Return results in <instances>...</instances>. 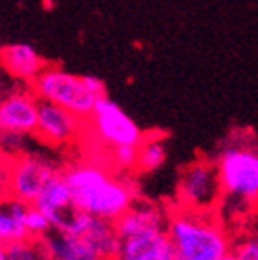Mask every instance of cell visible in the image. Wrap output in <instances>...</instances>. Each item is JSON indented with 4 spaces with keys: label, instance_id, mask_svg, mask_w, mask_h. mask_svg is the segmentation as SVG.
I'll return each instance as SVG.
<instances>
[{
    "label": "cell",
    "instance_id": "22",
    "mask_svg": "<svg viewBox=\"0 0 258 260\" xmlns=\"http://www.w3.org/2000/svg\"><path fill=\"white\" fill-rule=\"evenodd\" d=\"M220 260H240V258H238V256L235 255L233 251H230V253H228V255H224V256H222Z\"/></svg>",
    "mask_w": 258,
    "mask_h": 260
},
{
    "label": "cell",
    "instance_id": "21",
    "mask_svg": "<svg viewBox=\"0 0 258 260\" xmlns=\"http://www.w3.org/2000/svg\"><path fill=\"white\" fill-rule=\"evenodd\" d=\"M0 260H8V248L0 244Z\"/></svg>",
    "mask_w": 258,
    "mask_h": 260
},
{
    "label": "cell",
    "instance_id": "5",
    "mask_svg": "<svg viewBox=\"0 0 258 260\" xmlns=\"http://www.w3.org/2000/svg\"><path fill=\"white\" fill-rule=\"evenodd\" d=\"M31 90L40 102L54 103L73 112L85 123L90 119L98 102L101 100L89 89L85 76L67 73L53 65L45 67L44 73L31 85Z\"/></svg>",
    "mask_w": 258,
    "mask_h": 260
},
{
    "label": "cell",
    "instance_id": "7",
    "mask_svg": "<svg viewBox=\"0 0 258 260\" xmlns=\"http://www.w3.org/2000/svg\"><path fill=\"white\" fill-rule=\"evenodd\" d=\"M63 168L47 155L20 152L8 157V195L25 204L38 199L47 183Z\"/></svg>",
    "mask_w": 258,
    "mask_h": 260
},
{
    "label": "cell",
    "instance_id": "24",
    "mask_svg": "<svg viewBox=\"0 0 258 260\" xmlns=\"http://www.w3.org/2000/svg\"><path fill=\"white\" fill-rule=\"evenodd\" d=\"M0 51H2V45H0Z\"/></svg>",
    "mask_w": 258,
    "mask_h": 260
},
{
    "label": "cell",
    "instance_id": "1",
    "mask_svg": "<svg viewBox=\"0 0 258 260\" xmlns=\"http://www.w3.org/2000/svg\"><path fill=\"white\" fill-rule=\"evenodd\" d=\"M63 177L78 211L110 222H116L137 201V188L130 179L110 174L98 162H73L63 168Z\"/></svg>",
    "mask_w": 258,
    "mask_h": 260
},
{
    "label": "cell",
    "instance_id": "4",
    "mask_svg": "<svg viewBox=\"0 0 258 260\" xmlns=\"http://www.w3.org/2000/svg\"><path fill=\"white\" fill-rule=\"evenodd\" d=\"M51 260H101L117 253L119 237L114 222L78 211L63 230H51L42 239Z\"/></svg>",
    "mask_w": 258,
    "mask_h": 260
},
{
    "label": "cell",
    "instance_id": "13",
    "mask_svg": "<svg viewBox=\"0 0 258 260\" xmlns=\"http://www.w3.org/2000/svg\"><path fill=\"white\" fill-rule=\"evenodd\" d=\"M0 67L16 81L33 85L47 67V61L29 44H11L0 51Z\"/></svg>",
    "mask_w": 258,
    "mask_h": 260
},
{
    "label": "cell",
    "instance_id": "23",
    "mask_svg": "<svg viewBox=\"0 0 258 260\" xmlns=\"http://www.w3.org/2000/svg\"><path fill=\"white\" fill-rule=\"evenodd\" d=\"M101 260H119V258H117L116 255H112V256H103Z\"/></svg>",
    "mask_w": 258,
    "mask_h": 260
},
{
    "label": "cell",
    "instance_id": "12",
    "mask_svg": "<svg viewBox=\"0 0 258 260\" xmlns=\"http://www.w3.org/2000/svg\"><path fill=\"white\" fill-rule=\"evenodd\" d=\"M33 204L51 220L54 230H63L78 213V208L74 206L73 191L63 177V170L49 181L47 186L42 190L38 199Z\"/></svg>",
    "mask_w": 258,
    "mask_h": 260
},
{
    "label": "cell",
    "instance_id": "18",
    "mask_svg": "<svg viewBox=\"0 0 258 260\" xmlns=\"http://www.w3.org/2000/svg\"><path fill=\"white\" fill-rule=\"evenodd\" d=\"M231 251L240 260H258V232H249L233 239Z\"/></svg>",
    "mask_w": 258,
    "mask_h": 260
},
{
    "label": "cell",
    "instance_id": "2",
    "mask_svg": "<svg viewBox=\"0 0 258 260\" xmlns=\"http://www.w3.org/2000/svg\"><path fill=\"white\" fill-rule=\"evenodd\" d=\"M215 167L222 188L220 206L230 208L238 219L258 206V145L247 139V132L230 136L215 155Z\"/></svg>",
    "mask_w": 258,
    "mask_h": 260
},
{
    "label": "cell",
    "instance_id": "14",
    "mask_svg": "<svg viewBox=\"0 0 258 260\" xmlns=\"http://www.w3.org/2000/svg\"><path fill=\"white\" fill-rule=\"evenodd\" d=\"M25 210H27V204L13 197H6L4 201H0V244L2 246L8 248L15 242L31 239L24 224Z\"/></svg>",
    "mask_w": 258,
    "mask_h": 260
},
{
    "label": "cell",
    "instance_id": "20",
    "mask_svg": "<svg viewBox=\"0 0 258 260\" xmlns=\"http://www.w3.org/2000/svg\"><path fill=\"white\" fill-rule=\"evenodd\" d=\"M8 195V155L0 152V201H4Z\"/></svg>",
    "mask_w": 258,
    "mask_h": 260
},
{
    "label": "cell",
    "instance_id": "15",
    "mask_svg": "<svg viewBox=\"0 0 258 260\" xmlns=\"http://www.w3.org/2000/svg\"><path fill=\"white\" fill-rule=\"evenodd\" d=\"M166 161V143L159 134L145 136L139 145V159H137V172L152 174L159 170Z\"/></svg>",
    "mask_w": 258,
    "mask_h": 260
},
{
    "label": "cell",
    "instance_id": "17",
    "mask_svg": "<svg viewBox=\"0 0 258 260\" xmlns=\"http://www.w3.org/2000/svg\"><path fill=\"white\" fill-rule=\"evenodd\" d=\"M24 224H25V230H27L29 237L37 240H42L51 230H53L51 220H49L35 204H27V210H25V215H24Z\"/></svg>",
    "mask_w": 258,
    "mask_h": 260
},
{
    "label": "cell",
    "instance_id": "19",
    "mask_svg": "<svg viewBox=\"0 0 258 260\" xmlns=\"http://www.w3.org/2000/svg\"><path fill=\"white\" fill-rule=\"evenodd\" d=\"M137 159H139V146H117V148H112V165L117 170H136Z\"/></svg>",
    "mask_w": 258,
    "mask_h": 260
},
{
    "label": "cell",
    "instance_id": "9",
    "mask_svg": "<svg viewBox=\"0 0 258 260\" xmlns=\"http://www.w3.org/2000/svg\"><path fill=\"white\" fill-rule=\"evenodd\" d=\"M85 121H81L73 112L54 105V103L40 102L38 123L35 138L49 148H67L74 145L83 134Z\"/></svg>",
    "mask_w": 258,
    "mask_h": 260
},
{
    "label": "cell",
    "instance_id": "10",
    "mask_svg": "<svg viewBox=\"0 0 258 260\" xmlns=\"http://www.w3.org/2000/svg\"><path fill=\"white\" fill-rule=\"evenodd\" d=\"M40 100L33 90H15L0 98V134L35 136Z\"/></svg>",
    "mask_w": 258,
    "mask_h": 260
},
{
    "label": "cell",
    "instance_id": "3",
    "mask_svg": "<svg viewBox=\"0 0 258 260\" xmlns=\"http://www.w3.org/2000/svg\"><path fill=\"white\" fill-rule=\"evenodd\" d=\"M168 235L177 260H220L233 249V239L218 213L174 206L168 210Z\"/></svg>",
    "mask_w": 258,
    "mask_h": 260
},
{
    "label": "cell",
    "instance_id": "8",
    "mask_svg": "<svg viewBox=\"0 0 258 260\" xmlns=\"http://www.w3.org/2000/svg\"><path fill=\"white\" fill-rule=\"evenodd\" d=\"M87 125L94 130L96 138L110 148L139 146L146 136L128 114L123 112L121 107L116 105L107 96L98 102Z\"/></svg>",
    "mask_w": 258,
    "mask_h": 260
},
{
    "label": "cell",
    "instance_id": "16",
    "mask_svg": "<svg viewBox=\"0 0 258 260\" xmlns=\"http://www.w3.org/2000/svg\"><path fill=\"white\" fill-rule=\"evenodd\" d=\"M8 260H51L42 240L25 239L8 246Z\"/></svg>",
    "mask_w": 258,
    "mask_h": 260
},
{
    "label": "cell",
    "instance_id": "6",
    "mask_svg": "<svg viewBox=\"0 0 258 260\" xmlns=\"http://www.w3.org/2000/svg\"><path fill=\"white\" fill-rule=\"evenodd\" d=\"M222 201V188L213 159L197 157L188 162L177 183L175 204L184 210L217 213Z\"/></svg>",
    "mask_w": 258,
    "mask_h": 260
},
{
    "label": "cell",
    "instance_id": "11",
    "mask_svg": "<svg viewBox=\"0 0 258 260\" xmlns=\"http://www.w3.org/2000/svg\"><path fill=\"white\" fill-rule=\"evenodd\" d=\"M116 256L119 260H177L166 228H152L119 237Z\"/></svg>",
    "mask_w": 258,
    "mask_h": 260
}]
</instances>
